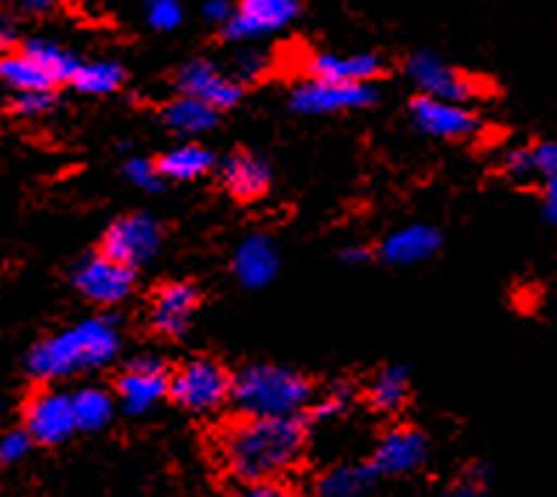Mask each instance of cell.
Instances as JSON below:
<instances>
[{"label": "cell", "mask_w": 557, "mask_h": 497, "mask_svg": "<svg viewBox=\"0 0 557 497\" xmlns=\"http://www.w3.org/2000/svg\"><path fill=\"white\" fill-rule=\"evenodd\" d=\"M309 442L304 419H240L221 433L219 456L240 484H269L300 463Z\"/></svg>", "instance_id": "1"}, {"label": "cell", "mask_w": 557, "mask_h": 497, "mask_svg": "<svg viewBox=\"0 0 557 497\" xmlns=\"http://www.w3.org/2000/svg\"><path fill=\"white\" fill-rule=\"evenodd\" d=\"M120 353V325L113 316H91L28 350L26 371L40 382L97 371Z\"/></svg>", "instance_id": "2"}, {"label": "cell", "mask_w": 557, "mask_h": 497, "mask_svg": "<svg viewBox=\"0 0 557 497\" xmlns=\"http://www.w3.org/2000/svg\"><path fill=\"white\" fill-rule=\"evenodd\" d=\"M233 401L244 419H297L311 405V382L283 364H247L233 376Z\"/></svg>", "instance_id": "3"}, {"label": "cell", "mask_w": 557, "mask_h": 497, "mask_svg": "<svg viewBox=\"0 0 557 497\" xmlns=\"http://www.w3.org/2000/svg\"><path fill=\"white\" fill-rule=\"evenodd\" d=\"M170 399L190 413H215L233 399V376L212 359H193L170 376Z\"/></svg>", "instance_id": "4"}, {"label": "cell", "mask_w": 557, "mask_h": 497, "mask_svg": "<svg viewBox=\"0 0 557 497\" xmlns=\"http://www.w3.org/2000/svg\"><path fill=\"white\" fill-rule=\"evenodd\" d=\"M405 74L419 88L422 97L442 99V102H459V105H470L479 97V83L470 74L450 65L445 57H438L436 51H417L408 57L405 63Z\"/></svg>", "instance_id": "5"}, {"label": "cell", "mask_w": 557, "mask_h": 497, "mask_svg": "<svg viewBox=\"0 0 557 497\" xmlns=\"http://www.w3.org/2000/svg\"><path fill=\"white\" fill-rule=\"evenodd\" d=\"M380 88L376 85H343L323 83V79H304L289 91V108L304 116H323V113L362 111L376 105Z\"/></svg>", "instance_id": "6"}, {"label": "cell", "mask_w": 557, "mask_h": 497, "mask_svg": "<svg viewBox=\"0 0 557 497\" xmlns=\"http://www.w3.org/2000/svg\"><path fill=\"white\" fill-rule=\"evenodd\" d=\"M71 281L85 300L97 302V306H120L134 291L136 269L108 258L106 252H97L79 260L71 272Z\"/></svg>", "instance_id": "7"}, {"label": "cell", "mask_w": 557, "mask_h": 497, "mask_svg": "<svg viewBox=\"0 0 557 497\" xmlns=\"http://www.w3.org/2000/svg\"><path fill=\"white\" fill-rule=\"evenodd\" d=\"M300 12V0H240L233 21L221 28V35L230 42L261 40L289 28Z\"/></svg>", "instance_id": "8"}, {"label": "cell", "mask_w": 557, "mask_h": 497, "mask_svg": "<svg viewBox=\"0 0 557 497\" xmlns=\"http://www.w3.org/2000/svg\"><path fill=\"white\" fill-rule=\"evenodd\" d=\"M162 246V226L148 212H134V215L116 218L108 226L106 238H102V249L108 258L120 260L125 266L136 269L141 263H148Z\"/></svg>", "instance_id": "9"}, {"label": "cell", "mask_w": 557, "mask_h": 497, "mask_svg": "<svg viewBox=\"0 0 557 497\" xmlns=\"http://www.w3.org/2000/svg\"><path fill=\"white\" fill-rule=\"evenodd\" d=\"M408 113L413 127L433 139H473L475 134H481L479 113L459 102H442L419 94L410 99Z\"/></svg>", "instance_id": "10"}, {"label": "cell", "mask_w": 557, "mask_h": 497, "mask_svg": "<svg viewBox=\"0 0 557 497\" xmlns=\"http://www.w3.org/2000/svg\"><path fill=\"white\" fill-rule=\"evenodd\" d=\"M23 430L46 447L69 442L71 435L77 433L74 396H65L60 390H40L37 396H32L26 405V427Z\"/></svg>", "instance_id": "11"}, {"label": "cell", "mask_w": 557, "mask_h": 497, "mask_svg": "<svg viewBox=\"0 0 557 497\" xmlns=\"http://www.w3.org/2000/svg\"><path fill=\"white\" fill-rule=\"evenodd\" d=\"M170 393V378L159 357H136L116 382L122 410L131 415L150 413Z\"/></svg>", "instance_id": "12"}, {"label": "cell", "mask_w": 557, "mask_h": 497, "mask_svg": "<svg viewBox=\"0 0 557 497\" xmlns=\"http://www.w3.org/2000/svg\"><path fill=\"white\" fill-rule=\"evenodd\" d=\"M176 88L184 97L201 99L215 111H230L244 97L238 79L226 77L224 71L210 60H190L187 65H182L176 74Z\"/></svg>", "instance_id": "13"}, {"label": "cell", "mask_w": 557, "mask_h": 497, "mask_svg": "<svg viewBox=\"0 0 557 497\" xmlns=\"http://www.w3.org/2000/svg\"><path fill=\"white\" fill-rule=\"evenodd\" d=\"M311 79L343 85H374V79L385 71L382 57L374 51H357V54H334L320 51L306 63Z\"/></svg>", "instance_id": "14"}, {"label": "cell", "mask_w": 557, "mask_h": 497, "mask_svg": "<svg viewBox=\"0 0 557 497\" xmlns=\"http://www.w3.org/2000/svg\"><path fill=\"white\" fill-rule=\"evenodd\" d=\"M281 272V252L269 235H249L238 244L233 258L235 281L249 291L267 288Z\"/></svg>", "instance_id": "15"}, {"label": "cell", "mask_w": 557, "mask_h": 497, "mask_svg": "<svg viewBox=\"0 0 557 497\" xmlns=\"http://www.w3.org/2000/svg\"><path fill=\"white\" fill-rule=\"evenodd\" d=\"M428 458V438L413 427H394L382 435L374 452L376 475H405L419 470Z\"/></svg>", "instance_id": "16"}, {"label": "cell", "mask_w": 557, "mask_h": 497, "mask_svg": "<svg viewBox=\"0 0 557 497\" xmlns=\"http://www.w3.org/2000/svg\"><path fill=\"white\" fill-rule=\"evenodd\" d=\"M198 311V288L193 283H168L150 302V325L162 336H182Z\"/></svg>", "instance_id": "17"}, {"label": "cell", "mask_w": 557, "mask_h": 497, "mask_svg": "<svg viewBox=\"0 0 557 497\" xmlns=\"http://www.w3.org/2000/svg\"><path fill=\"white\" fill-rule=\"evenodd\" d=\"M221 184L238 201H255L267 196V189L272 187V167L261 156L235 150L221 162Z\"/></svg>", "instance_id": "18"}, {"label": "cell", "mask_w": 557, "mask_h": 497, "mask_svg": "<svg viewBox=\"0 0 557 497\" xmlns=\"http://www.w3.org/2000/svg\"><path fill=\"white\" fill-rule=\"evenodd\" d=\"M442 249V232L431 224H410L382 240L380 254L391 266H419Z\"/></svg>", "instance_id": "19"}, {"label": "cell", "mask_w": 557, "mask_h": 497, "mask_svg": "<svg viewBox=\"0 0 557 497\" xmlns=\"http://www.w3.org/2000/svg\"><path fill=\"white\" fill-rule=\"evenodd\" d=\"M219 113L221 111L210 108L201 99L178 94L176 99H170L168 105L162 108V122L164 127H170L178 136H201L210 134L212 127L219 125Z\"/></svg>", "instance_id": "20"}, {"label": "cell", "mask_w": 557, "mask_h": 497, "mask_svg": "<svg viewBox=\"0 0 557 497\" xmlns=\"http://www.w3.org/2000/svg\"><path fill=\"white\" fill-rule=\"evenodd\" d=\"M156 164H159L164 182H196L215 167V156L198 141H184V145H176V148L159 156Z\"/></svg>", "instance_id": "21"}, {"label": "cell", "mask_w": 557, "mask_h": 497, "mask_svg": "<svg viewBox=\"0 0 557 497\" xmlns=\"http://www.w3.org/2000/svg\"><path fill=\"white\" fill-rule=\"evenodd\" d=\"M0 83L14 94L54 91L57 83L46 74L40 63H35L26 51H7L0 57Z\"/></svg>", "instance_id": "22"}, {"label": "cell", "mask_w": 557, "mask_h": 497, "mask_svg": "<svg viewBox=\"0 0 557 497\" xmlns=\"http://www.w3.org/2000/svg\"><path fill=\"white\" fill-rule=\"evenodd\" d=\"M21 51H26L35 63H40L42 69H46V74H49L57 85H71L79 63H83L77 54H71L69 49H63L60 42L49 40V37H28V40L23 42Z\"/></svg>", "instance_id": "23"}, {"label": "cell", "mask_w": 557, "mask_h": 497, "mask_svg": "<svg viewBox=\"0 0 557 497\" xmlns=\"http://www.w3.org/2000/svg\"><path fill=\"white\" fill-rule=\"evenodd\" d=\"M125 83V69L116 60H83L71 85L85 97H108Z\"/></svg>", "instance_id": "24"}, {"label": "cell", "mask_w": 557, "mask_h": 497, "mask_svg": "<svg viewBox=\"0 0 557 497\" xmlns=\"http://www.w3.org/2000/svg\"><path fill=\"white\" fill-rule=\"evenodd\" d=\"M374 477V467H362V463L334 467L318 477V497H366Z\"/></svg>", "instance_id": "25"}, {"label": "cell", "mask_w": 557, "mask_h": 497, "mask_svg": "<svg viewBox=\"0 0 557 497\" xmlns=\"http://www.w3.org/2000/svg\"><path fill=\"white\" fill-rule=\"evenodd\" d=\"M113 405L111 393L99 390V387H83L74 393V419H77V430L85 433H97L106 430L113 419Z\"/></svg>", "instance_id": "26"}, {"label": "cell", "mask_w": 557, "mask_h": 497, "mask_svg": "<svg viewBox=\"0 0 557 497\" xmlns=\"http://www.w3.org/2000/svg\"><path fill=\"white\" fill-rule=\"evenodd\" d=\"M408 371H405V368H385V371L376 373L374 382H371L368 399H371V407H376L380 413H396V410L408 401Z\"/></svg>", "instance_id": "27"}, {"label": "cell", "mask_w": 557, "mask_h": 497, "mask_svg": "<svg viewBox=\"0 0 557 497\" xmlns=\"http://www.w3.org/2000/svg\"><path fill=\"white\" fill-rule=\"evenodd\" d=\"M122 173H125L127 182L134 184V187L145 189V192H159L164 187V175L159 173V164L145 159V156H131L125 167H122Z\"/></svg>", "instance_id": "28"}, {"label": "cell", "mask_w": 557, "mask_h": 497, "mask_svg": "<svg viewBox=\"0 0 557 497\" xmlns=\"http://www.w3.org/2000/svg\"><path fill=\"white\" fill-rule=\"evenodd\" d=\"M60 105V97L57 91H32V94H14L12 111L23 120H42L54 113V108Z\"/></svg>", "instance_id": "29"}, {"label": "cell", "mask_w": 557, "mask_h": 497, "mask_svg": "<svg viewBox=\"0 0 557 497\" xmlns=\"http://www.w3.org/2000/svg\"><path fill=\"white\" fill-rule=\"evenodd\" d=\"M145 17L156 32H173L184 21L182 0H145Z\"/></svg>", "instance_id": "30"}, {"label": "cell", "mask_w": 557, "mask_h": 497, "mask_svg": "<svg viewBox=\"0 0 557 497\" xmlns=\"http://www.w3.org/2000/svg\"><path fill=\"white\" fill-rule=\"evenodd\" d=\"M35 438L26 430H9L0 435V463H17L28 456Z\"/></svg>", "instance_id": "31"}, {"label": "cell", "mask_w": 557, "mask_h": 497, "mask_svg": "<svg viewBox=\"0 0 557 497\" xmlns=\"http://www.w3.org/2000/svg\"><path fill=\"white\" fill-rule=\"evenodd\" d=\"M504 173L512 182H530L535 178V164H532V148H512L504 156Z\"/></svg>", "instance_id": "32"}, {"label": "cell", "mask_w": 557, "mask_h": 497, "mask_svg": "<svg viewBox=\"0 0 557 497\" xmlns=\"http://www.w3.org/2000/svg\"><path fill=\"white\" fill-rule=\"evenodd\" d=\"M532 164H535V178H557V139L537 141L532 145Z\"/></svg>", "instance_id": "33"}, {"label": "cell", "mask_w": 557, "mask_h": 497, "mask_svg": "<svg viewBox=\"0 0 557 497\" xmlns=\"http://www.w3.org/2000/svg\"><path fill=\"white\" fill-rule=\"evenodd\" d=\"M348 407H351V387L337 385L318 401L314 413H318V419H334V415L346 413Z\"/></svg>", "instance_id": "34"}, {"label": "cell", "mask_w": 557, "mask_h": 497, "mask_svg": "<svg viewBox=\"0 0 557 497\" xmlns=\"http://www.w3.org/2000/svg\"><path fill=\"white\" fill-rule=\"evenodd\" d=\"M267 69H269V63L261 51L247 49L235 57V79H238V83H252V79L261 77Z\"/></svg>", "instance_id": "35"}, {"label": "cell", "mask_w": 557, "mask_h": 497, "mask_svg": "<svg viewBox=\"0 0 557 497\" xmlns=\"http://www.w3.org/2000/svg\"><path fill=\"white\" fill-rule=\"evenodd\" d=\"M201 14H205V21L210 23V26L224 28L226 23L233 21L235 7H233V3H230V0H207L205 9H201Z\"/></svg>", "instance_id": "36"}, {"label": "cell", "mask_w": 557, "mask_h": 497, "mask_svg": "<svg viewBox=\"0 0 557 497\" xmlns=\"http://www.w3.org/2000/svg\"><path fill=\"white\" fill-rule=\"evenodd\" d=\"M447 497H490L487 495V477L484 475H467L459 484H453Z\"/></svg>", "instance_id": "37"}, {"label": "cell", "mask_w": 557, "mask_h": 497, "mask_svg": "<svg viewBox=\"0 0 557 497\" xmlns=\"http://www.w3.org/2000/svg\"><path fill=\"white\" fill-rule=\"evenodd\" d=\"M541 215H544L546 224L557 226V178L544 182V189H541Z\"/></svg>", "instance_id": "38"}, {"label": "cell", "mask_w": 557, "mask_h": 497, "mask_svg": "<svg viewBox=\"0 0 557 497\" xmlns=\"http://www.w3.org/2000/svg\"><path fill=\"white\" fill-rule=\"evenodd\" d=\"M238 497H292V495L283 489V486H277L275 481H269V484H247Z\"/></svg>", "instance_id": "39"}, {"label": "cell", "mask_w": 557, "mask_h": 497, "mask_svg": "<svg viewBox=\"0 0 557 497\" xmlns=\"http://www.w3.org/2000/svg\"><path fill=\"white\" fill-rule=\"evenodd\" d=\"M12 42H14V23L12 17H9L7 9L0 7V57L7 54Z\"/></svg>", "instance_id": "40"}, {"label": "cell", "mask_w": 557, "mask_h": 497, "mask_svg": "<svg viewBox=\"0 0 557 497\" xmlns=\"http://www.w3.org/2000/svg\"><path fill=\"white\" fill-rule=\"evenodd\" d=\"M60 0H17V7L26 9L28 14H49Z\"/></svg>", "instance_id": "41"}, {"label": "cell", "mask_w": 557, "mask_h": 497, "mask_svg": "<svg viewBox=\"0 0 557 497\" xmlns=\"http://www.w3.org/2000/svg\"><path fill=\"white\" fill-rule=\"evenodd\" d=\"M368 258H371V249H366V246H348L346 252H343V260H346V263H354V266H357V263H366Z\"/></svg>", "instance_id": "42"}]
</instances>
